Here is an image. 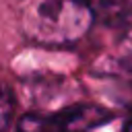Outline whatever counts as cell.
Masks as SVG:
<instances>
[{
	"mask_svg": "<svg viewBox=\"0 0 132 132\" xmlns=\"http://www.w3.org/2000/svg\"><path fill=\"white\" fill-rule=\"evenodd\" d=\"M93 12L85 0H23L21 27L41 45H70L85 37L93 25Z\"/></svg>",
	"mask_w": 132,
	"mask_h": 132,
	"instance_id": "6da1fadb",
	"label": "cell"
},
{
	"mask_svg": "<svg viewBox=\"0 0 132 132\" xmlns=\"http://www.w3.org/2000/svg\"><path fill=\"white\" fill-rule=\"evenodd\" d=\"M113 113L95 103H74L54 113H27L19 120L16 132H91L109 122Z\"/></svg>",
	"mask_w": 132,
	"mask_h": 132,
	"instance_id": "7a4b0ae2",
	"label": "cell"
},
{
	"mask_svg": "<svg viewBox=\"0 0 132 132\" xmlns=\"http://www.w3.org/2000/svg\"><path fill=\"white\" fill-rule=\"evenodd\" d=\"M95 19L103 23H122L128 16V0H85Z\"/></svg>",
	"mask_w": 132,
	"mask_h": 132,
	"instance_id": "3957f363",
	"label": "cell"
},
{
	"mask_svg": "<svg viewBox=\"0 0 132 132\" xmlns=\"http://www.w3.org/2000/svg\"><path fill=\"white\" fill-rule=\"evenodd\" d=\"M14 116V99L6 87L0 85V132H6Z\"/></svg>",
	"mask_w": 132,
	"mask_h": 132,
	"instance_id": "277c9868",
	"label": "cell"
},
{
	"mask_svg": "<svg viewBox=\"0 0 132 132\" xmlns=\"http://www.w3.org/2000/svg\"><path fill=\"white\" fill-rule=\"evenodd\" d=\"M122 132H132V118H130V120L124 124V130H122Z\"/></svg>",
	"mask_w": 132,
	"mask_h": 132,
	"instance_id": "5b68a950",
	"label": "cell"
}]
</instances>
